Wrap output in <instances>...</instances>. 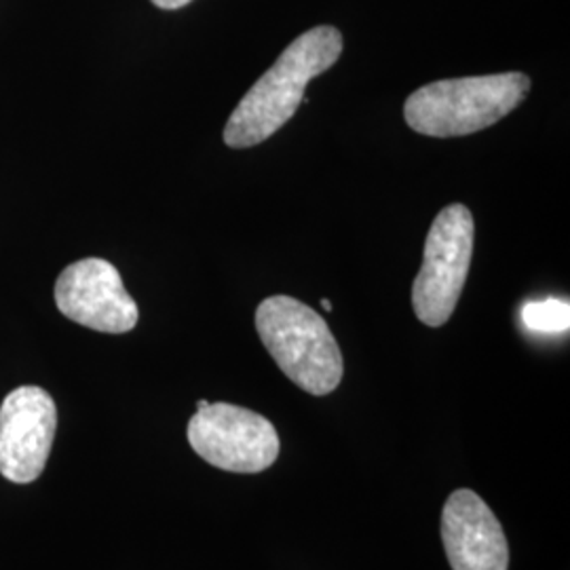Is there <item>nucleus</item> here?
<instances>
[{
    "instance_id": "obj_12",
    "label": "nucleus",
    "mask_w": 570,
    "mask_h": 570,
    "mask_svg": "<svg viewBox=\"0 0 570 570\" xmlns=\"http://www.w3.org/2000/svg\"><path fill=\"white\" fill-rule=\"evenodd\" d=\"M322 306H324V308H326V311H332V303H330V301H326V298H324V301H322Z\"/></svg>"
},
{
    "instance_id": "obj_3",
    "label": "nucleus",
    "mask_w": 570,
    "mask_h": 570,
    "mask_svg": "<svg viewBox=\"0 0 570 570\" xmlns=\"http://www.w3.org/2000/svg\"><path fill=\"white\" fill-rule=\"evenodd\" d=\"M258 336L285 376L311 393L327 395L343 381V353L326 320L292 296H271L256 308Z\"/></svg>"
},
{
    "instance_id": "obj_10",
    "label": "nucleus",
    "mask_w": 570,
    "mask_h": 570,
    "mask_svg": "<svg viewBox=\"0 0 570 570\" xmlns=\"http://www.w3.org/2000/svg\"><path fill=\"white\" fill-rule=\"evenodd\" d=\"M150 2L165 11H176V9H183L186 4H190L193 0H150Z\"/></svg>"
},
{
    "instance_id": "obj_11",
    "label": "nucleus",
    "mask_w": 570,
    "mask_h": 570,
    "mask_svg": "<svg viewBox=\"0 0 570 570\" xmlns=\"http://www.w3.org/2000/svg\"><path fill=\"white\" fill-rule=\"evenodd\" d=\"M205 406H209L207 400H199V402H197V410H204Z\"/></svg>"
},
{
    "instance_id": "obj_2",
    "label": "nucleus",
    "mask_w": 570,
    "mask_h": 570,
    "mask_svg": "<svg viewBox=\"0 0 570 570\" xmlns=\"http://www.w3.org/2000/svg\"><path fill=\"white\" fill-rule=\"evenodd\" d=\"M522 72L429 82L410 94L404 106L407 127L429 138H459L505 119L529 96Z\"/></svg>"
},
{
    "instance_id": "obj_9",
    "label": "nucleus",
    "mask_w": 570,
    "mask_h": 570,
    "mask_svg": "<svg viewBox=\"0 0 570 570\" xmlns=\"http://www.w3.org/2000/svg\"><path fill=\"white\" fill-rule=\"evenodd\" d=\"M522 322L534 334L569 332L570 305L567 301H558V298L534 301L522 308Z\"/></svg>"
},
{
    "instance_id": "obj_5",
    "label": "nucleus",
    "mask_w": 570,
    "mask_h": 570,
    "mask_svg": "<svg viewBox=\"0 0 570 570\" xmlns=\"http://www.w3.org/2000/svg\"><path fill=\"white\" fill-rule=\"evenodd\" d=\"M186 435L204 461L230 473H261L279 456L273 423L254 410L225 402L197 410Z\"/></svg>"
},
{
    "instance_id": "obj_8",
    "label": "nucleus",
    "mask_w": 570,
    "mask_h": 570,
    "mask_svg": "<svg viewBox=\"0 0 570 570\" xmlns=\"http://www.w3.org/2000/svg\"><path fill=\"white\" fill-rule=\"evenodd\" d=\"M442 543L452 570H508L510 546L501 522L473 492H452L442 511Z\"/></svg>"
},
{
    "instance_id": "obj_4",
    "label": "nucleus",
    "mask_w": 570,
    "mask_h": 570,
    "mask_svg": "<svg viewBox=\"0 0 570 570\" xmlns=\"http://www.w3.org/2000/svg\"><path fill=\"white\" fill-rule=\"evenodd\" d=\"M473 237V216L461 204L444 207L429 228L423 266L412 285V306L425 326H444L452 317L468 282Z\"/></svg>"
},
{
    "instance_id": "obj_1",
    "label": "nucleus",
    "mask_w": 570,
    "mask_h": 570,
    "mask_svg": "<svg viewBox=\"0 0 570 570\" xmlns=\"http://www.w3.org/2000/svg\"><path fill=\"white\" fill-rule=\"evenodd\" d=\"M343 47V35L334 26H317L289 42L228 117L226 146L252 148L277 134L305 100L308 82L338 61Z\"/></svg>"
},
{
    "instance_id": "obj_6",
    "label": "nucleus",
    "mask_w": 570,
    "mask_h": 570,
    "mask_svg": "<svg viewBox=\"0 0 570 570\" xmlns=\"http://www.w3.org/2000/svg\"><path fill=\"white\" fill-rule=\"evenodd\" d=\"M56 305L70 322L104 334H125L140 320L121 273L102 258L66 266L56 282Z\"/></svg>"
},
{
    "instance_id": "obj_7",
    "label": "nucleus",
    "mask_w": 570,
    "mask_h": 570,
    "mask_svg": "<svg viewBox=\"0 0 570 570\" xmlns=\"http://www.w3.org/2000/svg\"><path fill=\"white\" fill-rule=\"evenodd\" d=\"M58 429V407L41 387L11 391L0 406V473L9 482L30 484L47 465Z\"/></svg>"
}]
</instances>
